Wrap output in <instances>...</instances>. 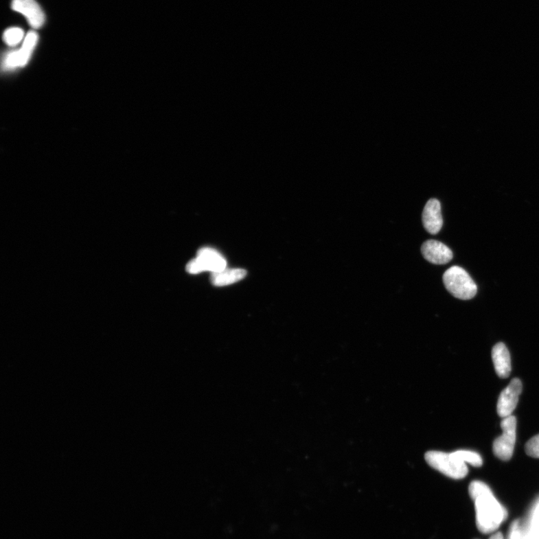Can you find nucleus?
Listing matches in <instances>:
<instances>
[{
    "mask_svg": "<svg viewBox=\"0 0 539 539\" xmlns=\"http://www.w3.org/2000/svg\"><path fill=\"white\" fill-rule=\"evenodd\" d=\"M469 494L475 501L478 529L483 534L494 532L507 517V512L496 501L491 489L479 481L470 483Z\"/></svg>",
    "mask_w": 539,
    "mask_h": 539,
    "instance_id": "f257e3e1",
    "label": "nucleus"
},
{
    "mask_svg": "<svg viewBox=\"0 0 539 539\" xmlns=\"http://www.w3.org/2000/svg\"><path fill=\"white\" fill-rule=\"evenodd\" d=\"M444 284L448 291L459 299H472L477 293V286L466 270L452 266L448 269L443 277Z\"/></svg>",
    "mask_w": 539,
    "mask_h": 539,
    "instance_id": "f03ea898",
    "label": "nucleus"
},
{
    "mask_svg": "<svg viewBox=\"0 0 539 539\" xmlns=\"http://www.w3.org/2000/svg\"><path fill=\"white\" fill-rule=\"evenodd\" d=\"M425 458L431 468L448 477L461 479L468 475L466 463L455 457L452 452L429 451L426 454Z\"/></svg>",
    "mask_w": 539,
    "mask_h": 539,
    "instance_id": "7ed1b4c3",
    "label": "nucleus"
},
{
    "mask_svg": "<svg viewBox=\"0 0 539 539\" xmlns=\"http://www.w3.org/2000/svg\"><path fill=\"white\" fill-rule=\"evenodd\" d=\"M517 420L514 416L503 418L501 422L503 435L493 444V451L497 458L509 461L513 455L516 441Z\"/></svg>",
    "mask_w": 539,
    "mask_h": 539,
    "instance_id": "20e7f679",
    "label": "nucleus"
},
{
    "mask_svg": "<svg viewBox=\"0 0 539 539\" xmlns=\"http://www.w3.org/2000/svg\"><path fill=\"white\" fill-rule=\"evenodd\" d=\"M522 392V383L518 378L512 380L509 385L503 389L497 402V413L502 418L512 415L517 407Z\"/></svg>",
    "mask_w": 539,
    "mask_h": 539,
    "instance_id": "39448f33",
    "label": "nucleus"
},
{
    "mask_svg": "<svg viewBox=\"0 0 539 539\" xmlns=\"http://www.w3.org/2000/svg\"><path fill=\"white\" fill-rule=\"evenodd\" d=\"M12 8L14 11L22 14L32 28L43 26L45 15L36 0H12Z\"/></svg>",
    "mask_w": 539,
    "mask_h": 539,
    "instance_id": "423d86ee",
    "label": "nucleus"
},
{
    "mask_svg": "<svg viewBox=\"0 0 539 539\" xmlns=\"http://www.w3.org/2000/svg\"><path fill=\"white\" fill-rule=\"evenodd\" d=\"M37 43V33L34 31L30 32L25 37L23 46L19 51L12 52L6 56L4 60L5 67L14 69L26 65Z\"/></svg>",
    "mask_w": 539,
    "mask_h": 539,
    "instance_id": "0eeeda50",
    "label": "nucleus"
},
{
    "mask_svg": "<svg viewBox=\"0 0 539 539\" xmlns=\"http://www.w3.org/2000/svg\"><path fill=\"white\" fill-rule=\"evenodd\" d=\"M421 251L428 262L435 264L449 263L453 257L452 252L449 247L435 240H427L422 244Z\"/></svg>",
    "mask_w": 539,
    "mask_h": 539,
    "instance_id": "6e6552de",
    "label": "nucleus"
},
{
    "mask_svg": "<svg viewBox=\"0 0 539 539\" xmlns=\"http://www.w3.org/2000/svg\"><path fill=\"white\" fill-rule=\"evenodd\" d=\"M422 223L430 234L436 235L442 229L441 205L436 198H431L426 203L422 213Z\"/></svg>",
    "mask_w": 539,
    "mask_h": 539,
    "instance_id": "1a4fd4ad",
    "label": "nucleus"
},
{
    "mask_svg": "<svg viewBox=\"0 0 539 539\" xmlns=\"http://www.w3.org/2000/svg\"><path fill=\"white\" fill-rule=\"evenodd\" d=\"M203 271L220 272L227 268V261L214 249L205 247L197 253L196 258Z\"/></svg>",
    "mask_w": 539,
    "mask_h": 539,
    "instance_id": "9d476101",
    "label": "nucleus"
},
{
    "mask_svg": "<svg viewBox=\"0 0 539 539\" xmlns=\"http://www.w3.org/2000/svg\"><path fill=\"white\" fill-rule=\"evenodd\" d=\"M492 360L496 375L501 378H508L512 371L511 356L504 343H497L493 347Z\"/></svg>",
    "mask_w": 539,
    "mask_h": 539,
    "instance_id": "9b49d317",
    "label": "nucleus"
},
{
    "mask_svg": "<svg viewBox=\"0 0 539 539\" xmlns=\"http://www.w3.org/2000/svg\"><path fill=\"white\" fill-rule=\"evenodd\" d=\"M246 275L244 269H225L220 272L211 273V283L215 286H226L237 283Z\"/></svg>",
    "mask_w": 539,
    "mask_h": 539,
    "instance_id": "f8f14e48",
    "label": "nucleus"
},
{
    "mask_svg": "<svg viewBox=\"0 0 539 539\" xmlns=\"http://www.w3.org/2000/svg\"><path fill=\"white\" fill-rule=\"evenodd\" d=\"M455 457L464 463H468L472 466L480 468L483 466V461L481 455L475 452L459 450L452 452Z\"/></svg>",
    "mask_w": 539,
    "mask_h": 539,
    "instance_id": "ddd939ff",
    "label": "nucleus"
},
{
    "mask_svg": "<svg viewBox=\"0 0 539 539\" xmlns=\"http://www.w3.org/2000/svg\"><path fill=\"white\" fill-rule=\"evenodd\" d=\"M24 38V32L22 29L13 27L8 29L3 34L5 43L11 47L18 45Z\"/></svg>",
    "mask_w": 539,
    "mask_h": 539,
    "instance_id": "4468645a",
    "label": "nucleus"
},
{
    "mask_svg": "<svg viewBox=\"0 0 539 539\" xmlns=\"http://www.w3.org/2000/svg\"><path fill=\"white\" fill-rule=\"evenodd\" d=\"M525 539H539V505L535 511L531 525Z\"/></svg>",
    "mask_w": 539,
    "mask_h": 539,
    "instance_id": "2eb2a0df",
    "label": "nucleus"
},
{
    "mask_svg": "<svg viewBox=\"0 0 539 539\" xmlns=\"http://www.w3.org/2000/svg\"><path fill=\"white\" fill-rule=\"evenodd\" d=\"M525 451L530 457L539 459V435L529 439L525 446Z\"/></svg>",
    "mask_w": 539,
    "mask_h": 539,
    "instance_id": "dca6fc26",
    "label": "nucleus"
},
{
    "mask_svg": "<svg viewBox=\"0 0 539 539\" xmlns=\"http://www.w3.org/2000/svg\"><path fill=\"white\" fill-rule=\"evenodd\" d=\"M510 539H521V534L517 522L514 523L513 526L512 527Z\"/></svg>",
    "mask_w": 539,
    "mask_h": 539,
    "instance_id": "f3484780",
    "label": "nucleus"
},
{
    "mask_svg": "<svg viewBox=\"0 0 539 539\" xmlns=\"http://www.w3.org/2000/svg\"><path fill=\"white\" fill-rule=\"evenodd\" d=\"M490 539H503V537L501 533H497L493 535Z\"/></svg>",
    "mask_w": 539,
    "mask_h": 539,
    "instance_id": "a211bd4d",
    "label": "nucleus"
}]
</instances>
